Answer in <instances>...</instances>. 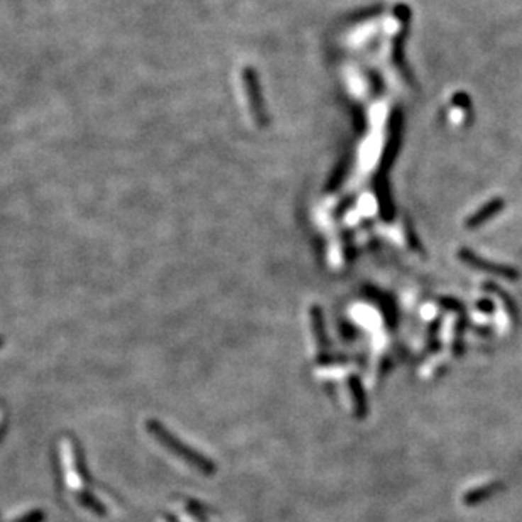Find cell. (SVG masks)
<instances>
[{
    "instance_id": "obj_1",
    "label": "cell",
    "mask_w": 522,
    "mask_h": 522,
    "mask_svg": "<svg viewBox=\"0 0 522 522\" xmlns=\"http://www.w3.org/2000/svg\"><path fill=\"white\" fill-rule=\"evenodd\" d=\"M257 78H254L250 70H247L243 73V83H245V91H247V105L252 110L255 118H262V101H260V91H259V85L255 82Z\"/></svg>"
}]
</instances>
